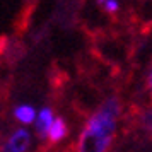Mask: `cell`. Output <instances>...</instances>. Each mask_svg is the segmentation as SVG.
Here are the masks:
<instances>
[{
  "label": "cell",
  "instance_id": "8",
  "mask_svg": "<svg viewBox=\"0 0 152 152\" xmlns=\"http://www.w3.org/2000/svg\"><path fill=\"white\" fill-rule=\"evenodd\" d=\"M145 87H147V92H149V96L152 99V63L149 70H147V75H145Z\"/></svg>",
  "mask_w": 152,
  "mask_h": 152
},
{
  "label": "cell",
  "instance_id": "7",
  "mask_svg": "<svg viewBox=\"0 0 152 152\" xmlns=\"http://www.w3.org/2000/svg\"><path fill=\"white\" fill-rule=\"evenodd\" d=\"M99 7L103 9L108 15H116L121 10V4H120V0H104Z\"/></svg>",
  "mask_w": 152,
  "mask_h": 152
},
{
  "label": "cell",
  "instance_id": "9",
  "mask_svg": "<svg viewBox=\"0 0 152 152\" xmlns=\"http://www.w3.org/2000/svg\"><path fill=\"white\" fill-rule=\"evenodd\" d=\"M103 2H104V0H96V4H97V5H101Z\"/></svg>",
  "mask_w": 152,
  "mask_h": 152
},
{
  "label": "cell",
  "instance_id": "5",
  "mask_svg": "<svg viewBox=\"0 0 152 152\" xmlns=\"http://www.w3.org/2000/svg\"><path fill=\"white\" fill-rule=\"evenodd\" d=\"M36 110L33 104L29 103H19L14 106V110H12V118L15 120V123L19 125V126H26L29 128L31 125L34 123V118H36Z\"/></svg>",
  "mask_w": 152,
  "mask_h": 152
},
{
  "label": "cell",
  "instance_id": "6",
  "mask_svg": "<svg viewBox=\"0 0 152 152\" xmlns=\"http://www.w3.org/2000/svg\"><path fill=\"white\" fill-rule=\"evenodd\" d=\"M135 125H137L138 132H142L144 135L152 138V104L144 106V108H140L137 111V115H135Z\"/></svg>",
  "mask_w": 152,
  "mask_h": 152
},
{
  "label": "cell",
  "instance_id": "2",
  "mask_svg": "<svg viewBox=\"0 0 152 152\" xmlns=\"http://www.w3.org/2000/svg\"><path fill=\"white\" fill-rule=\"evenodd\" d=\"M33 145V132L26 126H17L4 138L0 152H29Z\"/></svg>",
  "mask_w": 152,
  "mask_h": 152
},
{
  "label": "cell",
  "instance_id": "3",
  "mask_svg": "<svg viewBox=\"0 0 152 152\" xmlns=\"http://www.w3.org/2000/svg\"><path fill=\"white\" fill-rule=\"evenodd\" d=\"M55 110L51 106H43L41 110H38L34 118V123H33V137H36L38 140L45 142L46 140V135H48V130L51 123H53V118H55Z\"/></svg>",
  "mask_w": 152,
  "mask_h": 152
},
{
  "label": "cell",
  "instance_id": "1",
  "mask_svg": "<svg viewBox=\"0 0 152 152\" xmlns=\"http://www.w3.org/2000/svg\"><path fill=\"white\" fill-rule=\"evenodd\" d=\"M123 104L116 96H108L86 118L74 144V152H110L120 128Z\"/></svg>",
  "mask_w": 152,
  "mask_h": 152
},
{
  "label": "cell",
  "instance_id": "4",
  "mask_svg": "<svg viewBox=\"0 0 152 152\" xmlns=\"http://www.w3.org/2000/svg\"><path fill=\"white\" fill-rule=\"evenodd\" d=\"M70 135V125L69 121L62 116V115H55L53 118V123L50 126L48 135H46V144L50 145H60L63 144Z\"/></svg>",
  "mask_w": 152,
  "mask_h": 152
}]
</instances>
